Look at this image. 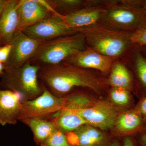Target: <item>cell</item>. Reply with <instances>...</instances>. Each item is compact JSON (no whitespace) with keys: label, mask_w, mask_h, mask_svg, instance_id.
<instances>
[{"label":"cell","mask_w":146,"mask_h":146,"mask_svg":"<svg viewBox=\"0 0 146 146\" xmlns=\"http://www.w3.org/2000/svg\"><path fill=\"white\" fill-rule=\"evenodd\" d=\"M38 78L54 96L64 98L75 88H87L100 93L107 85L106 79L90 70L66 63L40 66Z\"/></svg>","instance_id":"obj_1"},{"label":"cell","mask_w":146,"mask_h":146,"mask_svg":"<svg viewBox=\"0 0 146 146\" xmlns=\"http://www.w3.org/2000/svg\"><path fill=\"white\" fill-rule=\"evenodd\" d=\"M78 29L84 35L86 47L106 56L124 60L136 46L131 40L132 33L117 30L100 23Z\"/></svg>","instance_id":"obj_2"},{"label":"cell","mask_w":146,"mask_h":146,"mask_svg":"<svg viewBox=\"0 0 146 146\" xmlns=\"http://www.w3.org/2000/svg\"><path fill=\"white\" fill-rule=\"evenodd\" d=\"M143 3L140 0H109L99 23L120 31H136L146 25Z\"/></svg>","instance_id":"obj_3"},{"label":"cell","mask_w":146,"mask_h":146,"mask_svg":"<svg viewBox=\"0 0 146 146\" xmlns=\"http://www.w3.org/2000/svg\"><path fill=\"white\" fill-rule=\"evenodd\" d=\"M86 48L84 35L79 32L44 42L30 61L39 66L57 65Z\"/></svg>","instance_id":"obj_4"},{"label":"cell","mask_w":146,"mask_h":146,"mask_svg":"<svg viewBox=\"0 0 146 146\" xmlns=\"http://www.w3.org/2000/svg\"><path fill=\"white\" fill-rule=\"evenodd\" d=\"M40 68L39 65L29 62L19 68L5 71L1 86L3 89L18 94L22 102L34 99L43 91L39 82Z\"/></svg>","instance_id":"obj_5"},{"label":"cell","mask_w":146,"mask_h":146,"mask_svg":"<svg viewBox=\"0 0 146 146\" xmlns=\"http://www.w3.org/2000/svg\"><path fill=\"white\" fill-rule=\"evenodd\" d=\"M41 95L31 100L22 102V109L19 121L30 118L46 119L58 113L65 106V97L53 95L43 85Z\"/></svg>","instance_id":"obj_6"},{"label":"cell","mask_w":146,"mask_h":146,"mask_svg":"<svg viewBox=\"0 0 146 146\" xmlns=\"http://www.w3.org/2000/svg\"><path fill=\"white\" fill-rule=\"evenodd\" d=\"M65 98V106L52 121L57 129L65 133L87 124L80 115V110L86 107L88 102L79 94H69Z\"/></svg>","instance_id":"obj_7"},{"label":"cell","mask_w":146,"mask_h":146,"mask_svg":"<svg viewBox=\"0 0 146 146\" xmlns=\"http://www.w3.org/2000/svg\"><path fill=\"white\" fill-rule=\"evenodd\" d=\"M80 113L87 124L102 131L113 127L119 114L116 106L105 100H93L86 107L80 110Z\"/></svg>","instance_id":"obj_8"},{"label":"cell","mask_w":146,"mask_h":146,"mask_svg":"<svg viewBox=\"0 0 146 146\" xmlns=\"http://www.w3.org/2000/svg\"><path fill=\"white\" fill-rule=\"evenodd\" d=\"M44 42L34 39L18 30L10 44L11 52L6 64L5 70L16 69L29 63Z\"/></svg>","instance_id":"obj_9"},{"label":"cell","mask_w":146,"mask_h":146,"mask_svg":"<svg viewBox=\"0 0 146 146\" xmlns=\"http://www.w3.org/2000/svg\"><path fill=\"white\" fill-rule=\"evenodd\" d=\"M31 37L42 42L79 32L78 29L69 26L63 15H52L23 30Z\"/></svg>","instance_id":"obj_10"},{"label":"cell","mask_w":146,"mask_h":146,"mask_svg":"<svg viewBox=\"0 0 146 146\" xmlns=\"http://www.w3.org/2000/svg\"><path fill=\"white\" fill-rule=\"evenodd\" d=\"M117 59L106 56L91 48L75 54L63 63L74 65L87 70H95L102 74H109L112 64Z\"/></svg>","instance_id":"obj_11"},{"label":"cell","mask_w":146,"mask_h":146,"mask_svg":"<svg viewBox=\"0 0 146 146\" xmlns=\"http://www.w3.org/2000/svg\"><path fill=\"white\" fill-rule=\"evenodd\" d=\"M21 97L16 92L0 89V125H16L22 109Z\"/></svg>","instance_id":"obj_12"},{"label":"cell","mask_w":146,"mask_h":146,"mask_svg":"<svg viewBox=\"0 0 146 146\" xmlns=\"http://www.w3.org/2000/svg\"><path fill=\"white\" fill-rule=\"evenodd\" d=\"M18 12L19 30L22 31L52 15L37 0L19 1Z\"/></svg>","instance_id":"obj_13"},{"label":"cell","mask_w":146,"mask_h":146,"mask_svg":"<svg viewBox=\"0 0 146 146\" xmlns=\"http://www.w3.org/2000/svg\"><path fill=\"white\" fill-rule=\"evenodd\" d=\"M19 1L9 0L0 17V46L10 44L19 30Z\"/></svg>","instance_id":"obj_14"},{"label":"cell","mask_w":146,"mask_h":146,"mask_svg":"<svg viewBox=\"0 0 146 146\" xmlns=\"http://www.w3.org/2000/svg\"><path fill=\"white\" fill-rule=\"evenodd\" d=\"M105 11V8L104 7H85L63 16V18L70 27L81 28L99 23Z\"/></svg>","instance_id":"obj_15"},{"label":"cell","mask_w":146,"mask_h":146,"mask_svg":"<svg viewBox=\"0 0 146 146\" xmlns=\"http://www.w3.org/2000/svg\"><path fill=\"white\" fill-rule=\"evenodd\" d=\"M74 131L78 137V146H108L113 141L103 131L88 124Z\"/></svg>","instance_id":"obj_16"},{"label":"cell","mask_w":146,"mask_h":146,"mask_svg":"<svg viewBox=\"0 0 146 146\" xmlns=\"http://www.w3.org/2000/svg\"><path fill=\"white\" fill-rule=\"evenodd\" d=\"M106 83L111 87H121L130 91L133 85V78L125 61L117 59L114 61Z\"/></svg>","instance_id":"obj_17"},{"label":"cell","mask_w":146,"mask_h":146,"mask_svg":"<svg viewBox=\"0 0 146 146\" xmlns=\"http://www.w3.org/2000/svg\"><path fill=\"white\" fill-rule=\"evenodd\" d=\"M144 119L136 109L132 110L119 114L114 127L119 134L128 136L141 127Z\"/></svg>","instance_id":"obj_18"},{"label":"cell","mask_w":146,"mask_h":146,"mask_svg":"<svg viewBox=\"0 0 146 146\" xmlns=\"http://www.w3.org/2000/svg\"><path fill=\"white\" fill-rule=\"evenodd\" d=\"M21 122L30 128L35 143L39 146L57 129L52 121L47 119L30 118Z\"/></svg>","instance_id":"obj_19"},{"label":"cell","mask_w":146,"mask_h":146,"mask_svg":"<svg viewBox=\"0 0 146 146\" xmlns=\"http://www.w3.org/2000/svg\"><path fill=\"white\" fill-rule=\"evenodd\" d=\"M48 1L58 13L60 14V12L65 13V15L86 7V1L82 0H49Z\"/></svg>","instance_id":"obj_20"},{"label":"cell","mask_w":146,"mask_h":146,"mask_svg":"<svg viewBox=\"0 0 146 146\" xmlns=\"http://www.w3.org/2000/svg\"><path fill=\"white\" fill-rule=\"evenodd\" d=\"M109 97L111 103L120 107L127 106L131 99L130 91L121 87H111Z\"/></svg>","instance_id":"obj_21"},{"label":"cell","mask_w":146,"mask_h":146,"mask_svg":"<svg viewBox=\"0 0 146 146\" xmlns=\"http://www.w3.org/2000/svg\"><path fill=\"white\" fill-rule=\"evenodd\" d=\"M132 55V64L141 84L146 88V58L140 51L136 50Z\"/></svg>","instance_id":"obj_22"},{"label":"cell","mask_w":146,"mask_h":146,"mask_svg":"<svg viewBox=\"0 0 146 146\" xmlns=\"http://www.w3.org/2000/svg\"><path fill=\"white\" fill-rule=\"evenodd\" d=\"M40 146H70L65 133L56 129Z\"/></svg>","instance_id":"obj_23"},{"label":"cell","mask_w":146,"mask_h":146,"mask_svg":"<svg viewBox=\"0 0 146 146\" xmlns=\"http://www.w3.org/2000/svg\"><path fill=\"white\" fill-rule=\"evenodd\" d=\"M130 39L131 42L136 46H146V25L132 33Z\"/></svg>","instance_id":"obj_24"},{"label":"cell","mask_w":146,"mask_h":146,"mask_svg":"<svg viewBox=\"0 0 146 146\" xmlns=\"http://www.w3.org/2000/svg\"><path fill=\"white\" fill-rule=\"evenodd\" d=\"M12 46L10 44L0 46V62L5 64L7 62L11 52Z\"/></svg>","instance_id":"obj_25"},{"label":"cell","mask_w":146,"mask_h":146,"mask_svg":"<svg viewBox=\"0 0 146 146\" xmlns=\"http://www.w3.org/2000/svg\"><path fill=\"white\" fill-rule=\"evenodd\" d=\"M65 135L69 146H78V137L74 131L65 133Z\"/></svg>","instance_id":"obj_26"},{"label":"cell","mask_w":146,"mask_h":146,"mask_svg":"<svg viewBox=\"0 0 146 146\" xmlns=\"http://www.w3.org/2000/svg\"><path fill=\"white\" fill-rule=\"evenodd\" d=\"M135 109L142 115L144 119H146V97L141 100Z\"/></svg>","instance_id":"obj_27"},{"label":"cell","mask_w":146,"mask_h":146,"mask_svg":"<svg viewBox=\"0 0 146 146\" xmlns=\"http://www.w3.org/2000/svg\"><path fill=\"white\" fill-rule=\"evenodd\" d=\"M123 146H136V143L130 136H125L123 141Z\"/></svg>","instance_id":"obj_28"},{"label":"cell","mask_w":146,"mask_h":146,"mask_svg":"<svg viewBox=\"0 0 146 146\" xmlns=\"http://www.w3.org/2000/svg\"><path fill=\"white\" fill-rule=\"evenodd\" d=\"M136 146H146V134L142 135L139 138L138 143H136Z\"/></svg>","instance_id":"obj_29"},{"label":"cell","mask_w":146,"mask_h":146,"mask_svg":"<svg viewBox=\"0 0 146 146\" xmlns=\"http://www.w3.org/2000/svg\"><path fill=\"white\" fill-rule=\"evenodd\" d=\"M7 1H8L7 0H0V17L7 2Z\"/></svg>","instance_id":"obj_30"},{"label":"cell","mask_w":146,"mask_h":146,"mask_svg":"<svg viewBox=\"0 0 146 146\" xmlns=\"http://www.w3.org/2000/svg\"><path fill=\"white\" fill-rule=\"evenodd\" d=\"M108 146H123V143H121L118 140H113Z\"/></svg>","instance_id":"obj_31"},{"label":"cell","mask_w":146,"mask_h":146,"mask_svg":"<svg viewBox=\"0 0 146 146\" xmlns=\"http://www.w3.org/2000/svg\"><path fill=\"white\" fill-rule=\"evenodd\" d=\"M5 70L4 64L0 62V75H2Z\"/></svg>","instance_id":"obj_32"},{"label":"cell","mask_w":146,"mask_h":146,"mask_svg":"<svg viewBox=\"0 0 146 146\" xmlns=\"http://www.w3.org/2000/svg\"><path fill=\"white\" fill-rule=\"evenodd\" d=\"M143 7L146 13V0H145V1H143Z\"/></svg>","instance_id":"obj_33"},{"label":"cell","mask_w":146,"mask_h":146,"mask_svg":"<svg viewBox=\"0 0 146 146\" xmlns=\"http://www.w3.org/2000/svg\"><path fill=\"white\" fill-rule=\"evenodd\" d=\"M144 46L145 47V53L146 54V46Z\"/></svg>","instance_id":"obj_34"}]
</instances>
